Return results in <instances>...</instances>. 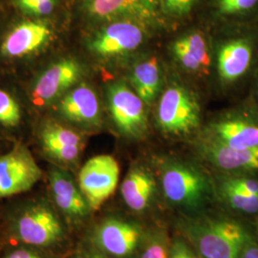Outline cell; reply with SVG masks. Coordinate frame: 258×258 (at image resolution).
Here are the masks:
<instances>
[{
	"label": "cell",
	"instance_id": "obj_11",
	"mask_svg": "<svg viewBox=\"0 0 258 258\" xmlns=\"http://www.w3.org/2000/svg\"><path fill=\"white\" fill-rule=\"evenodd\" d=\"M83 8L90 19L97 21L127 19L145 26L155 23L162 10L160 0H84Z\"/></svg>",
	"mask_w": 258,
	"mask_h": 258
},
{
	"label": "cell",
	"instance_id": "obj_29",
	"mask_svg": "<svg viewBox=\"0 0 258 258\" xmlns=\"http://www.w3.org/2000/svg\"><path fill=\"white\" fill-rule=\"evenodd\" d=\"M56 1L55 0H43L30 4L22 8V11L28 15L34 17H45L53 13L55 10Z\"/></svg>",
	"mask_w": 258,
	"mask_h": 258
},
{
	"label": "cell",
	"instance_id": "obj_9",
	"mask_svg": "<svg viewBox=\"0 0 258 258\" xmlns=\"http://www.w3.org/2000/svg\"><path fill=\"white\" fill-rule=\"evenodd\" d=\"M146 35V26L137 21H110L94 34L88 41V48L93 54L102 57L124 55L138 49Z\"/></svg>",
	"mask_w": 258,
	"mask_h": 258
},
{
	"label": "cell",
	"instance_id": "obj_15",
	"mask_svg": "<svg viewBox=\"0 0 258 258\" xmlns=\"http://www.w3.org/2000/svg\"><path fill=\"white\" fill-rule=\"evenodd\" d=\"M39 142L43 152L56 163H75L83 149V139L74 130L55 122H46L39 132Z\"/></svg>",
	"mask_w": 258,
	"mask_h": 258
},
{
	"label": "cell",
	"instance_id": "obj_33",
	"mask_svg": "<svg viewBox=\"0 0 258 258\" xmlns=\"http://www.w3.org/2000/svg\"><path fill=\"white\" fill-rule=\"evenodd\" d=\"M39 1H43V0H17V4L19 5L20 9H22L27 5L36 3V2H39Z\"/></svg>",
	"mask_w": 258,
	"mask_h": 258
},
{
	"label": "cell",
	"instance_id": "obj_3",
	"mask_svg": "<svg viewBox=\"0 0 258 258\" xmlns=\"http://www.w3.org/2000/svg\"><path fill=\"white\" fill-rule=\"evenodd\" d=\"M184 232L200 258H237L247 243L244 229L230 220L190 222Z\"/></svg>",
	"mask_w": 258,
	"mask_h": 258
},
{
	"label": "cell",
	"instance_id": "obj_5",
	"mask_svg": "<svg viewBox=\"0 0 258 258\" xmlns=\"http://www.w3.org/2000/svg\"><path fill=\"white\" fill-rule=\"evenodd\" d=\"M89 245L109 258H127L138 248L143 231L138 224L116 216L97 223L89 232Z\"/></svg>",
	"mask_w": 258,
	"mask_h": 258
},
{
	"label": "cell",
	"instance_id": "obj_16",
	"mask_svg": "<svg viewBox=\"0 0 258 258\" xmlns=\"http://www.w3.org/2000/svg\"><path fill=\"white\" fill-rule=\"evenodd\" d=\"M253 55V41L248 37H234L225 41L217 54V70L222 82L239 81L248 73Z\"/></svg>",
	"mask_w": 258,
	"mask_h": 258
},
{
	"label": "cell",
	"instance_id": "obj_34",
	"mask_svg": "<svg viewBox=\"0 0 258 258\" xmlns=\"http://www.w3.org/2000/svg\"><path fill=\"white\" fill-rule=\"evenodd\" d=\"M256 95H257V99H258V80H257V86H256Z\"/></svg>",
	"mask_w": 258,
	"mask_h": 258
},
{
	"label": "cell",
	"instance_id": "obj_28",
	"mask_svg": "<svg viewBox=\"0 0 258 258\" xmlns=\"http://www.w3.org/2000/svg\"><path fill=\"white\" fill-rule=\"evenodd\" d=\"M223 184L245 194L258 195V180L249 177H231L224 181Z\"/></svg>",
	"mask_w": 258,
	"mask_h": 258
},
{
	"label": "cell",
	"instance_id": "obj_6",
	"mask_svg": "<svg viewBox=\"0 0 258 258\" xmlns=\"http://www.w3.org/2000/svg\"><path fill=\"white\" fill-rule=\"evenodd\" d=\"M41 178V168L24 145L0 155V199L27 192Z\"/></svg>",
	"mask_w": 258,
	"mask_h": 258
},
{
	"label": "cell",
	"instance_id": "obj_26",
	"mask_svg": "<svg viewBox=\"0 0 258 258\" xmlns=\"http://www.w3.org/2000/svg\"><path fill=\"white\" fill-rule=\"evenodd\" d=\"M1 258H53L50 251L19 244L7 249Z\"/></svg>",
	"mask_w": 258,
	"mask_h": 258
},
{
	"label": "cell",
	"instance_id": "obj_24",
	"mask_svg": "<svg viewBox=\"0 0 258 258\" xmlns=\"http://www.w3.org/2000/svg\"><path fill=\"white\" fill-rule=\"evenodd\" d=\"M258 5V0H216V7L223 16H244L253 11Z\"/></svg>",
	"mask_w": 258,
	"mask_h": 258
},
{
	"label": "cell",
	"instance_id": "obj_20",
	"mask_svg": "<svg viewBox=\"0 0 258 258\" xmlns=\"http://www.w3.org/2000/svg\"><path fill=\"white\" fill-rule=\"evenodd\" d=\"M156 189L153 177L143 167H133L125 176L121 186V197L129 209L142 212L148 208Z\"/></svg>",
	"mask_w": 258,
	"mask_h": 258
},
{
	"label": "cell",
	"instance_id": "obj_10",
	"mask_svg": "<svg viewBox=\"0 0 258 258\" xmlns=\"http://www.w3.org/2000/svg\"><path fill=\"white\" fill-rule=\"evenodd\" d=\"M47 179L49 199L66 224L77 226L85 221L93 211L70 173L53 166L48 171Z\"/></svg>",
	"mask_w": 258,
	"mask_h": 258
},
{
	"label": "cell",
	"instance_id": "obj_23",
	"mask_svg": "<svg viewBox=\"0 0 258 258\" xmlns=\"http://www.w3.org/2000/svg\"><path fill=\"white\" fill-rule=\"evenodd\" d=\"M21 120V108L9 93L0 89V124L16 127Z\"/></svg>",
	"mask_w": 258,
	"mask_h": 258
},
{
	"label": "cell",
	"instance_id": "obj_13",
	"mask_svg": "<svg viewBox=\"0 0 258 258\" xmlns=\"http://www.w3.org/2000/svg\"><path fill=\"white\" fill-rule=\"evenodd\" d=\"M58 113L67 120L86 127L101 123V106L97 94L86 83L68 90L57 104Z\"/></svg>",
	"mask_w": 258,
	"mask_h": 258
},
{
	"label": "cell",
	"instance_id": "obj_30",
	"mask_svg": "<svg viewBox=\"0 0 258 258\" xmlns=\"http://www.w3.org/2000/svg\"><path fill=\"white\" fill-rule=\"evenodd\" d=\"M169 258H197L184 240L176 239L169 249Z\"/></svg>",
	"mask_w": 258,
	"mask_h": 258
},
{
	"label": "cell",
	"instance_id": "obj_19",
	"mask_svg": "<svg viewBox=\"0 0 258 258\" xmlns=\"http://www.w3.org/2000/svg\"><path fill=\"white\" fill-rule=\"evenodd\" d=\"M171 52L178 64L191 73L205 72L211 64L207 40L199 32H191L176 39Z\"/></svg>",
	"mask_w": 258,
	"mask_h": 258
},
{
	"label": "cell",
	"instance_id": "obj_8",
	"mask_svg": "<svg viewBox=\"0 0 258 258\" xmlns=\"http://www.w3.org/2000/svg\"><path fill=\"white\" fill-rule=\"evenodd\" d=\"M120 166L111 155H97L81 168L78 184L92 211H98L117 188Z\"/></svg>",
	"mask_w": 258,
	"mask_h": 258
},
{
	"label": "cell",
	"instance_id": "obj_7",
	"mask_svg": "<svg viewBox=\"0 0 258 258\" xmlns=\"http://www.w3.org/2000/svg\"><path fill=\"white\" fill-rule=\"evenodd\" d=\"M107 102L117 129L128 138H140L148 129L146 103L137 93L122 82L107 87Z\"/></svg>",
	"mask_w": 258,
	"mask_h": 258
},
{
	"label": "cell",
	"instance_id": "obj_25",
	"mask_svg": "<svg viewBox=\"0 0 258 258\" xmlns=\"http://www.w3.org/2000/svg\"><path fill=\"white\" fill-rule=\"evenodd\" d=\"M141 258H169V248L164 234L158 233L151 237Z\"/></svg>",
	"mask_w": 258,
	"mask_h": 258
},
{
	"label": "cell",
	"instance_id": "obj_2",
	"mask_svg": "<svg viewBox=\"0 0 258 258\" xmlns=\"http://www.w3.org/2000/svg\"><path fill=\"white\" fill-rule=\"evenodd\" d=\"M161 183L166 199L184 211H198L212 200L209 178L190 164L167 162L162 168Z\"/></svg>",
	"mask_w": 258,
	"mask_h": 258
},
{
	"label": "cell",
	"instance_id": "obj_14",
	"mask_svg": "<svg viewBox=\"0 0 258 258\" xmlns=\"http://www.w3.org/2000/svg\"><path fill=\"white\" fill-rule=\"evenodd\" d=\"M52 31L42 21L28 20L20 22L4 37L0 51L7 57H22L32 55L46 45Z\"/></svg>",
	"mask_w": 258,
	"mask_h": 258
},
{
	"label": "cell",
	"instance_id": "obj_18",
	"mask_svg": "<svg viewBox=\"0 0 258 258\" xmlns=\"http://www.w3.org/2000/svg\"><path fill=\"white\" fill-rule=\"evenodd\" d=\"M201 151L213 166L225 171L258 170V148H233L212 139H205Z\"/></svg>",
	"mask_w": 258,
	"mask_h": 258
},
{
	"label": "cell",
	"instance_id": "obj_22",
	"mask_svg": "<svg viewBox=\"0 0 258 258\" xmlns=\"http://www.w3.org/2000/svg\"><path fill=\"white\" fill-rule=\"evenodd\" d=\"M222 191L227 203L234 210L246 213L258 212V195L245 194L225 184L222 186Z\"/></svg>",
	"mask_w": 258,
	"mask_h": 258
},
{
	"label": "cell",
	"instance_id": "obj_21",
	"mask_svg": "<svg viewBox=\"0 0 258 258\" xmlns=\"http://www.w3.org/2000/svg\"><path fill=\"white\" fill-rule=\"evenodd\" d=\"M130 83L132 88L146 104L157 99L162 86V73L155 56L145 58L134 65Z\"/></svg>",
	"mask_w": 258,
	"mask_h": 258
},
{
	"label": "cell",
	"instance_id": "obj_1",
	"mask_svg": "<svg viewBox=\"0 0 258 258\" xmlns=\"http://www.w3.org/2000/svg\"><path fill=\"white\" fill-rule=\"evenodd\" d=\"M5 228L19 244L55 250L67 239V224L49 198L36 197L15 204L6 212Z\"/></svg>",
	"mask_w": 258,
	"mask_h": 258
},
{
	"label": "cell",
	"instance_id": "obj_12",
	"mask_svg": "<svg viewBox=\"0 0 258 258\" xmlns=\"http://www.w3.org/2000/svg\"><path fill=\"white\" fill-rule=\"evenodd\" d=\"M83 75L81 64L73 58L54 62L38 76L32 87V97L37 105L55 102L70 90Z\"/></svg>",
	"mask_w": 258,
	"mask_h": 258
},
{
	"label": "cell",
	"instance_id": "obj_17",
	"mask_svg": "<svg viewBox=\"0 0 258 258\" xmlns=\"http://www.w3.org/2000/svg\"><path fill=\"white\" fill-rule=\"evenodd\" d=\"M207 138L233 148H258V120L232 116L213 122Z\"/></svg>",
	"mask_w": 258,
	"mask_h": 258
},
{
	"label": "cell",
	"instance_id": "obj_4",
	"mask_svg": "<svg viewBox=\"0 0 258 258\" xmlns=\"http://www.w3.org/2000/svg\"><path fill=\"white\" fill-rule=\"evenodd\" d=\"M201 120V108L196 97L179 84L166 88L157 108V122L166 134L180 136L191 133Z\"/></svg>",
	"mask_w": 258,
	"mask_h": 258
},
{
	"label": "cell",
	"instance_id": "obj_31",
	"mask_svg": "<svg viewBox=\"0 0 258 258\" xmlns=\"http://www.w3.org/2000/svg\"><path fill=\"white\" fill-rule=\"evenodd\" d=\"M69 258H109L99 249H95L92 246H87L85 248L79 249L74 252Z\"/></svg>",
	"mask_w": 258,
	"mask_h": 258
},
{
	"label": "cell",
	"instance_id": "obj_27",
	"mask_svg": "<svg viewBox=\"0 0 258 258\" xmlns=\"http://www.w3.org/2000/svg\"><path fill=\"white\" fill-rule=\"evenodd\" d=\"M197 0H160L161 9L171 17H184L194 9Z\"/></svg>",
	"mask_w": 258,
	"mask_h": 258
},
{
	"label": "cell",
	"instance_id": "obj_32",
	"mask_svg": "<svg viewBox=\"0 0 258 258\" xmlns=\"http://www.w3.org/2000/svg\"><path fill=\"white\" fill-rule=\"evenodd\" d=\"M241 258H258V247L256 246H245L241 252Z\"/></svg>",
	"mask_w": 258,
	"mask_h": 258
}]
</instances>
